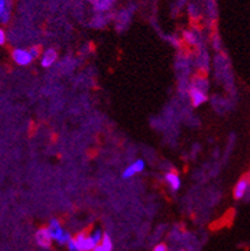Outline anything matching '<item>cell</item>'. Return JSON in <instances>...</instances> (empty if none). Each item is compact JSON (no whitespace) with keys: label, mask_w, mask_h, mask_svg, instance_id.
Segmentation results:
<instances>
[{"label":"cell","mask_w":250,"mask_h":251,"mask_svg":"<svg viewBox=\"0 0 250 251\" xmlns=\"http://www.w3.org/2000/svg\"><path fill=\"white\" fill-rule=\"evenodd\" d=\"M165 180L172 191H177L179 189H180L181 180L180 177H179V175L175 174V172H168V174H166Z\"/></svg>","instance_id":"obj_8"},{"label":"cell","mask_w":250,"mask_h":251,"mask_svg":"<svg viewBox=\"0 0 250 251\" xmlns=\"http://www.w3.org/2000/svg\"><path fill=\"white\" fill-rule=\"evenodd\" d=\"M184 37H185V40H187L190 45L195 44V36H194L192 32H184Z\"/></svg>","instance_id":"obj_14"},{"label":"cell","mask_w":250,"mask_h":251,"mask_svg":"<svg viewBox=\"0 0 250 251\" xmlns=\"http://www.w3.org/2000/svg\"><path fill=\"white\" fill-rule=\"evenodd\" d=\"M49 231H50V235L51 237H53V240H55V241H59V239L61 237V235L64 233V229L61 228V225L60 222L56 220V218H53V220L50 221V223H49Z\"/></svg>","instance_id":"obj_6"},{"label":"cell","mask_w":250,"mask_h":251,"mask_svg":"<svg viewBox=\"0 0 250 251\" xmlns=\"http://www.w3.org/2000/svg\"><path fill=\"white\" fill-rule=\"evenodd\" d=\"M9 21V1L0 0V22L6 23Z\"/></svg>","instance_id":"obj_9"},{"label":"cell","mask_w":250,"mask_h":251,"mask_svg":"<svg viewBox=\"0 0 250 251\" xmlns=\"http://www.w3.org/2000/svg\"><path fill=\"white\" fill-rule=\"evenodd\" d=\"M250 197V172L236 182L234 188V198L236 201H243Z\"/></svg>","instance_id":"obj_1"},{"label":"cell","mask_w":250,"mask_h":251,"mask_svg":"<svg viewBox=\"0 0 250 251\" xmlns=\"http://www.w3.org/2000/svg\"><path fill=\"white\" fill-rule=\"evenodd\" d=\"M36 242H37V245L41 246V248H50L51 242H53V237H51L49 228L38 229L37 232H36Z\"/></svg>","instance_id":"obj_4"},{"label":"cell","mask_w":250,"mask_h":251,"mask_svg":"<svg viewBox=\"0 0 250 251\" xmlns=\"http://www.w3.org/2000/svg\"><path fill=\"white\" fill-rule=\"evenodd\" d=\"M13 60L16 61L18 65H28L33 60V56L31 55L28 50H25V49H16L13 51Z\"/></svg>","instance_id":"obj_2"},{"label":"cell","mask_w":250,"mask_h":251,"mask_svg":"<svg viewBox=\"0 0 250 251\" xmlns=\"http://www.w3.org/2000/svg\"><path fill=\"white\" fill-rule=\"evenodd\" d=\"M102 236H104L102 231H101V229L97 228V229H95L93 232H92L91 237L93 239V241L96 242V245H100V244H101V241H102Z\"/></svg>","instance_id":"obj_11"},{"label":"cell","mask_w":250,"mask_h":251,"mask_svg":"<svg viewBox=\"0 0 250 251\" xmlns=\"http://www.w3.org/2000/svg\"><path fill=\"white\" fill-rule=\"evenodd\" d=\"M72 239V236H70V233L69 232H67V231H64V233L63 235H61V237L60 239H59V244H60V245H65V244H68V242H69V240Z\"/></svg>","instance_id":"obj_13"},{"label":"cell","mask_w":250,"mask_h":251,"mask_svg":"<svg viewBox=\"0 0 250 251\" xmlns=\"http://www.w3.org/2000/svg\"><path fill=\"white\" fill-rule=\"evenodd\" d=\"M144 167H146V163H144V161H143V159H137V161H134L132 165H129L127 169L124 170L121 177L123 178L133 177V176L137 175V174H140V172L144 170Z\"/></svg>","instance_id":"obj_3"},{"label":"cell","mask_w":250,"mask_h":251,"mask_svg":"<svg viewBox=\"0 0 250 251\" xmlns=\"http://www.w3.org/2000/svg\"><path fill=\"white\" fill-rule=\"evenodd\" d=\"M100 245H101L104 251H112V241H111L109 233H104V236H102V241Z\"/></svg>","instance_id":"obj_10"},{"label":"cell","mask_w":250,"mask_h":251,"mask_svg":"<svg viewBox=\"0 0 250 251\" xmlns=\"http://www.w3.org/2000/svg\"><path fill=\"white\" fill-rule=\"evenodd\" d=\"M111 3H112V0H98L97 5L96 6H97V9L105 10V9H108Z\"/></svg>","instance_id":"obj_12"},{"label":"cell","mask_w":250,"mask_h":251,"mask_svg":"<svg viewBox=\"0 0 250 251\" xmlns=\"http://www.w3.org/2000/svg\"><path fill=\"white\" fill-rule=\"evenodd\" d=\"M92 251H104V250H102L101 245H97V246H96V248L93 249V250H92Z\"/></svg>","instance_id":"obj_18"},{"label":"cell","mask_w":250,"mask_h":251,"mask_svg":"<svg viewBox=\"0 0 250 251\" xmlns=\"http://www.w3.org/2000/svg\"><path fill=\"white\" fill-rule=\"evenodd\" d=\"M57 59V52L54 49H48L45 51L44 55L41 57V65L44 68H50L51 65H54V63Z\"/></svg>","instance_id":"obj_7"},{"label":"cell","mask_w":250,"mask_h":251,"mask_svg":"<svg viewBox=\"0 0 250 251\" xmlns=\"http://www.w3.org/2000/svg\"><path fill=\"white\" fill-rule=\"evenodd\" d=\"M180 251H185V250H180Z\"/></svg>","instance_id":"obj_19"},{"label":"cell","mask_w":250,"mask_h":251,"mask_svg":"<svg viewBox=\"0 0 250 251\" xmlns=\"http://www.w3.org/2000/svg\"><path fill=\"white\" fill-rule=\"evenodd\" d=\"M190 100H192V103H193V106H195V107H198V106H202L203 103H206L207 102V95L204 91H202V89L196 88V87H192L190 88Z\"/></svg>","instance_id":"obj_5"},{"label":"cell","mask_w":250,"mask_h":251,"mask_svg":"<svg viewBox=\"0 0 250 251\" xmlns=\"http://www.w3.org/2000/svg\"><path fill=\"white\" fill-rule=\"evenodd\" d=\"M29 52H31V55H32V56H33V59H36V57L38 56V50H37V49H35V48L31 49V50H29Z\"/></svg>","instance_id":"obj_17"},{"label":"cell","mask_w":250,"mask_h":251,"mask_svg":"<svg viewBox=\"0 0 250 251\" xmlns=\"http://www.w3.org/2000/svg\"><path fill=\"white\" fill-rule=\"evenodd\" d=\"M153 251H167V246L165 244H159L157 246H155Z\"/></svg>","instance_id":"obj_15"},{"label":"cell","mask_w":250,"mask_h":251,"mask_svg":"<svg viewBox=\"0 0 250 251\" xmlns=\"http://www.w3.org/2000/svg\"><path fill=\"white\" fill-rule=\"evenodd\" d=\"M4 42H5V33L0 28V45H4Z\"/></svg>","instance_id":"obj_16"}]
</instances>
